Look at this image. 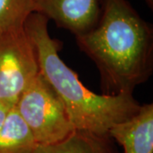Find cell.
<instances>
[{
	"instance_id": "obj_10",
	"label": "cell",
	"mask_w": 153,
	"mask_h": 153,
	"mask_svg": "<svg viewBox=\"0 0 153 153\" xmlns=\"http://www.w3.org/2000/svg\"><path fill=\"white\" fill-rule=\"evenodd\" d=\"M10 107V105H8L7 104L0 100V127L3 124L4 121L5 119L6 115H7Z\"/></svg>"
},
{
	"instance_id": "obj_8",
	"label": "cell",
	"mask_w": 153,
	"mask_h": 153,
	"mask_svg": "<svg viewBox=\"0 0 153 153\" xmlns=\"http://www.w3.org/2000/svg\"><path fill=\"white\" fill-rule=\"evenodd\" d=\"M38 146L27 123L12 105L0 127V153H33Z\"/></svg>"
},
{
	"instance_id": "obj_2",
	"label": "cell",
	"mask_w": 153,
	"mask_h": 153,
	"mask_svg": "<svg viewBox=\"0 0 153 153\" xmlns=\"http://www.w3.org/2000/svg\"><path fill=\"white\" fill-rule=\"evenodd\" d=\"M48 23L46 17L33 12L25 29L36 51L40 73L63 102L74 128L105 134L114 124L136 113L140 105L133 94H98L82 84L60 57L61 44L50 36Z\"/></svg>"
},
{
	"instance_id": "obj_3",
	"label": "cell",
	"mask_w": 153,
	"mask_h": 153,
	"mask_svg": "<svg viewBox=\"0 0 153 153\" xmlns=\"http://www.w3.org/2000/svg\"><path fill=\"white\" fill-rule=\"evenodd\" d=\"M14 105L39 146L60 142L75 130L63 102L40 72Z\"/></svg>"
},
{
	"instance_id": "obj_11",
	"label": "cell",
	"mask_w": 153,
	"mask_h": 153,
	"mask_svg": "<svg viewBox=\"0 0 153 153\" xmlns=\"http://www.w3.org/2000/svg\"><path fill=\"white\" fill-rule=\"evenodd\" d=\"M145 2L146 3V4L148 5V7L152 10L153 9V0H145Z\"/></svg>"
},
{
	"instance_id": "obj_7",
	"label": "cell",
	"mask_w": 153,
	"mask_h": 153,
	"mask_svg": "<svg viewBox=\"0 0 153 153\" xmlns=\"http://www.w3.org/2000/svg\"><path fill=\"white\" fill-rule=\"evenodd\" d=\"M33 153H121L108 133L75 129L60 142L38 146Z\"/></svg>"
},
{
	"instance_id": "obj_9",
	"label": "cell",
	"mask_w": 153,
	"mask_h": 153,
	"mask_svg": "<svg viewBox=\"0 0 153 153\" xmlns=\"http://www.w3.org/2000/svg\"><path fill=\"white\" fill-rule=\"evenodd\" d=\"M33 12V0H0V34L23 28Z\"/></svg>"
},
{
	"instance_id": "obj_1",
	"label": "cell",
	"mask_w": 153,
	"mask_h": 153,
	"mask_svg": "<svg viewBox=\"0 0 153 153\" xmlns=\"http://www.w3.org/2000/svg\"><path fill=\"white\" fill-rule=\"evenodd\" d=\"M75 38L98 69L102 94H133L152 74V26L128 0H101L96 25Z\"/></svg>"
},
{
	"instance_id": "obj_6",
	"label": "cell",
	"mask_w": 153,
	"mask_h": 153,
	"mask_svg": "<svg viewBox=\"0 0 153 153\" xmlns=\"http://www.w3.org/2000/svg\"><path fill=\"white\" fill-rule=\"evenodd\" d=\"M123 153H153V104L140 105L136 113L108 131Z\"/></svg>"
},
{
	"instance_id": "obj_4",
	"label": "cell",
	"mask_w": 153,
	"mask_h": 153,
	"mask_svg": "<svg viewBox=\"0 0 153 153\" xmlns=\"http://www.w3.org/2000/svg\"><path fill=\"white\" fill-rule=\"evenodd\" d=\"M38 57L25 27L0 34V100L14 105L39 74Z\"/></svg>"
},
{
	"instance_id": "obj_5",
	"label": "cell",
	"mask_w": 153,
	"mask_h": 153,
	"mask_svg": "<svg viewBox=\"0 0 153 153\" xmlns=\"http://www.w3.org/2000/svg\"><path fill=\"white\" fill-rule=\"evenodd\" d=\"M101 0H33V10L75 37L87 33L98 22Z\"/></svg>"
}]
</instances>
